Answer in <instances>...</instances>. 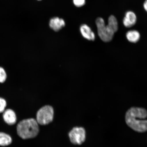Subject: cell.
Instances as JSON below:
<instances>
[{
    "instance_id": "6da1fadb",
    "label": "cell",
    "mask_w": 147,
    "mask_h": 147,
    "mask_svg": "<svg viewBox=\"0 0 147 147\" xmlns=\"http://www.w3.org/2000/svg\"><path fill=\"white\" fill-rule=\"evenodd\" d=\"M147 110L142 108L131 107L126 112V123L136 131L144 133L147 131Z\"/></svg>"
},
{
    "instance_id": "7a4b0ae2",
    "label": "cell",
    "mask_w": 147,
    "mask_h": 147,
    "mask_svg": "<svg viewBox=\"0 0 147 147\" xmlns=\"http://www.w3.org/2000/svg\"><path fill=\"white\" fill-rule=\"evenodd\" d=\"M39 131L38 123L35 119H28L22 121L17 126L18 135L24 139L32 138L36 136Z\"/></svg>"
},
{
    "instance_id": "3957f363",
    "label": "cell",
    "mask_w": 147,
    "mask_h": 147,
    "mask_svg": "<svg viewBox=\"0 0 147 147\" xmlns=\"http://www.w3.org/2000/svg\"><path fill=\"white\" fill-rule=\"evenodd\" d=\"M97 28V33L101 40L105 42L111 41L113 40L115 33L106 25L103 18L99 17L95 21Z\"/></svg>"
},
{
    "instance_id": "277c9868",
    "label": "cell",
    "mask_w": 147,
    "mask_h": 147,
    "mask_svg": "<svg viewBox=\"0 0 147 147\" xmlns=\"http://www.w3.org/2000/svg\"><path fill=\"white\" fill-rule=\"evenodd\" d=\"M54 115V110L52 107L45 106L38 110L36 114V121L40 125H47L52 122Z\"/></svg>"
},
{
    "instance_id": "5b68a950",
    "label": "cell",
    "mask_w": 147,
    "mask_h": 147,
    "mask_svg": "<svg viewBox=\"0 0 147 147\" xmlns=\"http://www.w3.org/2000/svg\"><path fill=\"white\" fill-rule=\"evenodd\" d=\"M69 137L71 142L75 145H80L86 139V131L83 128L75 127L70 131Z\"/></svg>"
},
{
    "instance_id": "8992f818",
    "label": "cell",
    "mask_w": 147,
    "mask_h": 147,
    "mask_svg": "<svg viewBox=\"0 0 147 147\" xmlns=\"http://www.w3.org/2000/svg\"><path fill=\"white\" fill-rule=\"evenodd\" d=\"M137 21V16L135 13L130 11L126 12L123 23L125 27L130 28L135 25Z\"/></svg>"
},
{
    "instance_id": "52a82bcc",
    "label": "cell",
    "mask_w": 147,
    "mask_h": 147,
    "mask_svg": "<svg viewBox=\"0 0 147 147\" xmlns=\"http://www.w3.org/2000/svg\"><path fill=\"white\" fill-rule=\"evenodd\" d=\"M3 118L5 122L10 125L16 124L17 121L16 113L11 109H5L3 113Z\"/></svg>"
},
{
    "instance_id": "ba28073f",
    "label": "cell",
    "mask_w": 147,
    "mask_h": 147,
    "mask_svg": "<svg viewBox=\"0 0 147 147\" xmlns=\"http://www.w3.org/2000/svg\"><path fill=\"white\" fill-rule=\"evenodd\" d=\"M81 34L84 38L89 41H93L95 40V34L90 28L86 24L81 26L80 28Z\"/></svg>"
},
{
    "instance_id": "9c48e42d",
    "label": "cell",
    "mask_w": 147,
    "mask_h": 147,
    "mask_svg": "<svg viewBox=\"0 0 147 147\" xmlns=\"http://www.w3.org/2000/svg\"><path fill=\"white\" fill-rule=\"evenodd\" d=\"M65 23L64 20L58 17L53 18L50 20L49 26L55 32H58L62 28L65 26Z\"/></svg>"
},
{
    "instance_id": "30bf717a",
    "label": "cell",
    "mask_w": 147,
    "mask_h": 147,
    "mask_svg": "<svg viewBox=\"0 0 147 147\" xmlns=\"http://www.w3.org/2000/svg\"><path fill=\"white\" fill-rule=\"evenodd\" d=\"M126 38L131 43H136L138 42L140 38V34L138 31L131 30L127 32Z\"/></svg>"
},
{
    "instance_id": "8fae6325",
    "label": "cell",
    "mask_w": 147,
    "mask_h": 147,
    "mask_svg": "<svg viewBox=\"0 0 147 147\" xmlns=\"http://www.w3.org/2000/svg\"><path fill=\"white\" fill-rule=\"evenodd\" d=\"M107 26L115 33L118 29V24L117 19L115 16H110L108 19Z\"/></svg>"
},
{
    "instance_id": "7c38bea8",
    "label": "cell",
    "mask_w": 147,
    "mask_h": 147,
    "mask_svg": "<svg viewBox=\"0 0 147 147\" xmlns=\"http://www.w3.org/2000/svg\"><path fill=\"white\" fill-rule=\"evenodd\" d=\"M12 142V139L10 136L3 132H0V146H8Z\"/></svg>"
},
{
    "instance_id": "4fadbf2b",
    "label": "cell",
    "mask_w": 147,
    "mask_h": 147,
    "mask_svg": "<svg viewBox=\"0 0 147 147\" xmlns=\"http://www.w3.org/2000/svg\"><path fill=\"white\" fill-rule=\"evenodd\" d=\"M7 75L6 71L3 68L0 67V83L3 84L6 81Z\"/></svg>"
},
{
    "instance_id": "5bb4252c",
    "label": "cell",
    "mask_w": 147,
    "mask_h": 147,
    "mask_svg": "<svg viewBox=\"0 0 147 147\" xmlns=\"http://www.w3.org/2000/svg\"><path fill=\"white\" fill-rule=\"evenodd\" d=\"M7 105L6 100L3 97H0V113H3Z\"/></svg>"
},
{
    "instance_id": "9a60e30c",
    "label": "cell",
    "mask_w": 147,
    "mask_h": 147,
    "mask_svg": "<svg viewBox=\"0 0 147 147\" xmlns=\"http://www.w3.org/2000/svg\"><path fill=\"white\" fill-rule=\"evenodd\" d=\"M74 4L77 7H82L85 4L86 0H73Z\"/></svg>"
},
{
    "instance_id": "2e32d148",
    "label": "cell",
    "mask_w": 147,
    "mask_h": 147,
    "mask_svg": "<svg viewBox=\"0 0 147 147\" xmlns=\"http://www.w3.org/2000/svg\"><path fill=\"white\" fill-rule=\"evenodd\" d=\"M143 6L145 10H146V11L147 12V0H146L144 2Z\"/></svg>"
},
{
    "instance_id": "e0dca14e",
    "label": "cell",
    "mask_w": 147,
    "mask_h": 147,
    "mask_svg": "<svg viewBox=\"0 0 147 147\" xmlns=\"http://www.w3.org/2000/svg\"><path fill=\"white\" fill-rule=\"evenodd\" d=\"M38 1H41V0H38Z\"/></svg>"
}]
</instances>
